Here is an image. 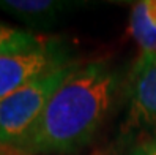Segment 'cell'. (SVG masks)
Segmentation results:
<instances>
[{
  "instance_id": "8",
  "label": "cell",
  "mask_w": 156,
  "mask_h": 155,
  "mask_svg": "<svg viewBox=\"0 0 156 155\" xmlns=\"http://www.w3.org/2000/svg\"><path fill=\"white\" fill-rule=\"evenodd\" d=\"M128 155H156V136L139 142Z\"/></svg>"
},
{
  "instance_id": "6",
  "label": "cell",
  "mask_w": 156,
  "mask_h": 155,
  "mask_svg": "<svg viewBox=\"0 0 156 155\" xmlns=\"http://www.w3.org/2000/svg\"><path fill=\"white\" fill-rule=\"evenodd\" d=\"M129 30L140 54H156V0H142L133 6Z\"/></svg>"
},
{
  "instance_id": "3",
  "label": "cell",
  "mask_w": 156,
  "mask_h": 155,
  "mask_svg": "<svg viewBox=\"0 0 156 155\" xmlns=\"http://www.w3.org/2000/svg\"><path fill=\"white\" fill-rule=\"evenodd\" d=\"M65 49L58 44L41 43L29 51L0 56V100L14 94L32 79L69 63Z\"/></svg>"
},
{
  "instance_id": "2",
  "label": "cell",
  "mask_w": 156,
  "mask_h": 155,
  "mask_svg": "<svg viewBox=\"0 0 156 155\" xmlns=\"http://www.w3.org/2000/svg\"><path fill=\"white\" fill-rule=\"evenodd\" d=\"M76 65L69 62L54 68L0 100V147L16 149Z\"/></svg>"
},
{
  "instance_id": "5",
  "label": "cell",
  "mask_w": 156,
  "mask_h": 155,
  "mask_svg": "<svg viewBox=\"0 0 156 155\" xmlns=\"http://www.w3.org/2000/svg\"><path fill=\"white\" fill-rule=\"evenodd\" d=\"M76 5L63 0H0V11L30 27H46Z\"/></svg>"
},
{
  "instance_id": "7",
  "label": "cell",
  "mask_w": 156,
  "mask_h": 155,
  "mask_svg": "<svg viewBox=\"0 0 156 155\" xmlns=\"http://www.w3.org/2000/svg\"><path fill=\"white\" fill-rule=\"evenodd\" d=\"M43 41L30 30L17 29L0 21V56L11 52L29 51L40 46Z\"/></svg>"
},
{
  "instance_id": "4",
  "label": "cell",
  "mask_w": 156,
  "mask_h": 155,
  "mask_svg": "<svg viewBox=\"0 0 156 155\" xmlns=\"http://www.w3.org/2000/svg\"><path fill=\"white\" fill-rule=\"evenodd\" d=\"M129 114L137 125L156 130V54H140L131 70Z\"/></svg>"
},
{
  "instance_id": "1",
  "label": "cell",
  "mask_w": 156,
  "mask_h": 155,
  "mask_svg": "<svg viewBox=\"0 0 156 155\" xmlns=\"http://www.w3.org/2000/svg\"><path fill=\"white\" fill-rule=\"evenodd\" d=\"M118 76L107 62L76 65L14 150L66 155L84 149L112 109Z\"/></svg>"
}]
</instances>
